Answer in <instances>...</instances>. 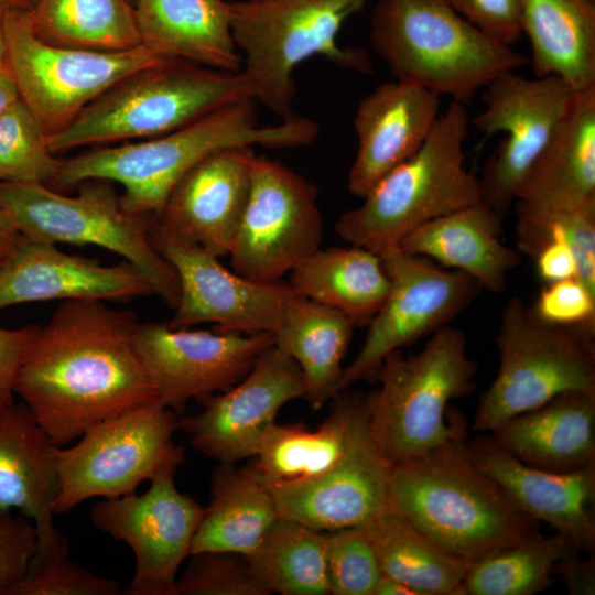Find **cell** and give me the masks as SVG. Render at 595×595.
<instances>
[{
	"label": "cell",
	"instance_id": "7a4b0ae2",
	"mask_svg": "<svg viewBox=\"0 0 595 595\" xmlns=\"http://www.w3.org/2000/svg\"><path fill=\"white\" fill-rule=\"evenodd\" d=\"M257 105L255 98H247L172 132L63 160L50 184L65 188L89 180L116 182L123 188L120 204L126 212L156 216L178 180L216 151L242 145L291 149L317 138V123L298 115L261 126Z\"/></svg>",
	"mask_w": 595,
	"mask_h": 595
},
{
	"label": "cell",
	"instance_id": "30bf717a",
	"mask_svg": "<svg viewBox=\"0 0 595 595\" xmlns=\"http://www.w3.org/2000/svg\"><path fill=\"white\" fill-rule=\"evenodd\" d=\"M595 334L540 318L519 298L501 314L496 378L480 394L473 430L490 433L506 420L567 391L595 392Z\"/></svg>",
	"mask_w": 595,
	"mask_h": 595
},
{
	"label": "cell",
	"instance_id": "74e56055",
	"mask_svg": "<svg viewBox=\"0 0 595 595\" xmlns=\"http://www.w3.org/2000/svg\"><path fill=\"white\" fill-rule=\"evenodd\" d=\"M580 551L565 536L539 531L469 564L464 595H533L553 584L555 565Z\"/></svg>",
	"mask_w": 595,
	"mask_h": 595
},
{
	"label": "cell",
	"instance_id": "ffe728a7",
	"mask_svg": "<svg viewBox=\"0 0 595 595\" xmlns=\"http://www.w3.org/2000/svg\"><path fill=\"white\" fill-rule=\"evenodd\" d=\"M304 378L298 364L274 345L235 386L178 419L196 451L218 463L255 457L266 430L288 402L303 398Z\"/></svg>",
	"mask_w": 595,
	"mask_h": 595
},
{
	"label": "cell",
	"instance_id": "9a60e30c",
	"mask_svg": "<svg viewBox=\"0 0 595 595\" xmlns=\"http://www.w3.org/2000/svg\"><path fill=\"white\" fill-rule=\"evenodd\" d=\"M485 87V107L470 123L485 137L506 136L478 178L480 202L505 219L575 90L555 75L526 78L513 71L500 74Z\"/></svg>",
	"mask_w": 595,
	"mask_h": 595
},
{
	"label": "cell",
	"instance_id": "5b68a950",
	"mask_svg": "<svg viewBox=\"0 0 595 595\" xmlns=\"http://www.w3.org/2000/svg\"><path fill=\"white\" fill-rule=\"evenodd\" d=\"M369 42L396 79L465 106L495 77L528 63L478 31L450 0H377Z\"/></svg>",
	"mask_w": 595,
	"mask_h": 595
},
{
	"label": "cell",
	"instance_id": "d6a6232c",
	"mask_svg": "<svg viewBox=\"0 0 595 595\" xmlns=\"http://www.w3.org/2000/svg\"><path fill=\"white\" fill-rule=\"evenodd\" d=\"M298 295L344 313L367 326L383 304L390 278L381 257L360 246L317 249L291 272Z\"/></svg>",
	"mask_w": 595,
	"mask_h": 595
},
{
	"label": "cell",
	"instance_id": "ac0fdd59",
	"mask_svg": "<svg viewBox=\"0 0 595 595\" xmlns=\"http://www.w3.org/2000/svg\"><path fill=\"white\" fill-rule=\"evenodd\" d=\"M151 239L174 270L178 300L167 325L215 324L216 332L274 333L294 292L289 284L258 282L226 269L218 257L175 242L151 227Z\"/></svg>",
	"mask_w": 595,
	"mask_h": 595
},
{
	"label": "cell",
	"instance_id": "8992f818",
	"mask_svg": "<svg viewBox=\"0 0 595 595\" xmlns=\"http://www.w3.org/2000/svg\"><path fill=\"white\" fill-rule=\"evenodd\" d=\"M469 123L466 106L452 101L419 150L338 218V236L381 255L418 227L480 202L478 177L464 165Z\"/></svg>",
	"mask_w": 595,
	"mask_h": 595
},
{
	"label": "cell",
	"instance_id": "52a82bcc",
	"mask_svg": "<svg viewBox=\"0 0 595 595\" xmlns=\"http://www.w3.org/2000/svg\"><path fill=\"white\" fill-rule=\"evenodd\" d=\"M253 98L242 71L227 72L166 60L122 78L66 127L46 134L51 152L177 130L219 108Z\"/></svg>",
	"mask_w": 595,
	"mask_h": 595
},
{
	"label": "cell",
	"instance_id": "603a6c76",
	"mask_svg": "<svg viewBox=\"0 0 595 595\" xmlns=\"http://www.w3.org/2000/svg\"><path fill=\"white\" fill-rule=\"evenodd\" d=\"M468 446L477 466L529 517L548 523L580 552L595 555V463L558 473L523 464L482 434Z\"/></svg>",
	"mask_w": 595,
	"mask_h": 595
},
{
	"label": "cell",
	"instance_id": "d590c367",
	"mask_svg": "<svg viewBox=\"0 0 595 595\" xmlns=\"http://www.w3.org/2000/svg\"><path fill=\"white\" fill-rule=\"evenodd\" d=\"M29 18L34 34L56 46L117 52L141 45L129 0H37Z\"/></svg>",
	"mask_w": 595,
	"mask_h": 595
},
{
	"label": "cell",
	"instance_id": "8d00e7d4",
	"mask_svg": "<svg viewBox=\"0 0 595 595\" xmlns=\"http://www.w3.org/2000/svg\"><path fill=\"white\" fill-rule=\"evenodd\" d=\"M247 560L268 594H329L324 531L279 517Z\"/></svg>",
	"mask_w": 595,
	"mask_h": 595
},
{
	"label": "cell",
	"instance_id": "277c9868",
	"mask_svg": "<svg viewBox=\"0 0 595 595\" xmlns=\"http://www.w3.org/2000/svg\"><path fill=\"white\" fill-rule=\"evenodd\" d=\"M477 371L465 332L452 325L431 335L416 354L398 349L385 358L376 376L380 386L366 400L371 436L391 466L467 430L448 405L473 393Z\"/></svg>",
	"mask_w": 595,
	"mask_h": 595
},
{
	"label": "cell",
	"instance_id": "d6986e66",
	"mask_svg": "<svg viewBox=\"0 0 595 595\" xmlns=\"http://www.w3.org/2000/svg\"><path fill=\"white\" fill-rule=\"evenodd\" d=\"M390 469L371 436L365 394L345 450L329 469L271 487L279 517L324 532L358 527L387 508Z\"/></svg>",
	"mask_w": 595,
	"mask_h": 595
},
{
	"label": "cell",
	"instance_id": "7dc6e473",
	"mask_svg": "<svg viewBox=\"0 0 595 595\" xmlns=\"http://www.w3.org/2000/svg\"><path fill=\"white\" fill-rule=\"evenodd\" d=\"M40 326L8 329L0 327V403H14V382L19 368L39 333Z\"/></svg>",
	"mask_w": 595,
	"mask_h": 595
},
{
	"label": "cell",
	"instance_id": "4fadbf2b",
	"mask_svg": "<svg viewBox=\"0 0 595 595\" xmlns=\"http://www.w3.org/2000/svg\"><path fill=\"white\" fill-rule=\"evenodd\" d=\"M317 187L284 163L255 154L245 209L229 257L232 271L279 282L321 248Z\"/></svg>",
	"mask_w": 595,
	"mask_h": 595
},
{
	"label": "cell",
	"instance_id": "11a10c76",
	"mask_svg": "<svg viewBox=\"0 0 595 595\" xmlns=\"http://www.w3.org/2000/svg\"><path fill=\"white\" fill-rule=\"evenodd\" d=\"M8 8H17L23 10H32L36 4L37 0H2Z\"/></svg>",
	"mask_w": 595,
	"mask_h": 595
},
{
	"label": "cell",
	"instance_id": "3957f363",
	"mask_svg": "<svg viewBox=\"0 0 595 595\" xmlns=\"http://www.w3.org/2000/svg\"><path fill=\"white\" fill-rule=\"evenodd\" d=\"M387 507L469 564L539 531V522L477 466L467 430L392 465Z\"/></svg>",
	"mask_w": 595,
	"mask_h": 595
},
{
	"label": "cell",
	"instance_id": "bcb514c9",
	"mask_svg": "<svg viewBox=\"0 0 595 595\" xmlns=\"http://www.w3.org/2000/svg\"><path fill=\"white\" fill-rule=\"evenodd\" d=\"M452 7L478 31L506 46L523 34L521 0H450Z\"/></svg>",
	"mask_w": 595,
	"mask_h": 595
},
{
	"label": "cell",
	"instance_id": "6da1fadb",
	"mask_svg": "<svg viewBox=\"0 0 595 595\" xmlns=\"http://www.w3.org/2000/svg\"><path fill=\"white\" fill-rule=\"evenodd\" d=\"M139 322L99 300L64 301L29 348L14 393L58 447L156 399L136 346Z\"/></svg>",
	"mask_w": 595,
	"mask_h": 595
},
{
	"label": "cell",
	"instance_id": "db71d44e",
	"mask_svg": "<svg viewBox=\"0 0 595 595\" xmlns=\"http://www.w3.org/2000/svg\"><path fill=\"white\" fill-rule=\"evenodd\" d=\"M8 6L0 0V69L7 66V40H6V15Z\"/></svg>",
	"mask_w": 595,
	"mask_h": 595
},
{
	"label": "cell",
	"instance_id": "8fae6325",
	"mask_svg": "<svg viewBox=\"0 0 595 595\" xmlns=\"http://www.w3.org/2000/svg\"><path fill=\"white\" fill-rule=\"evenodd\" d=\"M177 429V414L154 399L89 428L72 446L57 447L55 515L90 498L134 494L160 472L177 469L185 461L173 437Z\"/></svg>",
	"mask_w": 595,
	"mask_h": 595
},
{
	"label": "cell",
	"instance_id": "d4e9b609",
	"mask_svg": "<svg viewBox=\"0 0 595 595\" xmlns=\"http://www.w3.org/2000/svg\"><path fill=\"white\" fill-rule=\"evenodd\" d=\"M57 447L23 402L0 403V512L17 509L35 523L39 542L32 563L67 552L53 524Z\"/></svg>",
	"mask_w": 595,
	"mask_h": 595
},
{
	"label": "cell",
	"instance_id": "5bb4252c",
	"mask_svg": "<svg viewBox=\"0 0 595 595\" xmlns=\"http://www.w3.org/2000/svg\"><path fill=\"white\" fill-rule=\"evenodd\" d=\"M379 256L390 278V290L367 325L361 348L343 370L340 391L355 382L376 379L389 354L450 325L483 290L468 274L399 248Z\"/></svg>",
	"mask_w": 595,
	"mask_h": 595
},
{
	"label": "cell",
	"instance_id": "f1b7e54d",
	"mask_svg": "<svg viewBox=\"0 0 595 595\" xmlns=\"http://www.w3.org/2000/svg\"><path fill=\"white\" fill-rule=\"evenodd\" d=\"M141 45L165 60L240 72L242 57L230 23V1L134 0Z\"/></svg>",
	"mask_w": 595,
	"mask_h": 595
},
{
	"label": "cell",
	"instance_id": "816d5d0a",
	"mask_svg": "<svg viewBox=\"0 0 595 595\" xmlns=\"http://www.w3.org/2000/svg\"><path fill=\"white\" fill-rule=\"evenodd\" d=\"M20 236L10 216L0 207V260L11 251Z\"/></svg>",
	"mask_w": 595,
	"mask_h": 595
},
{
	"label": "cell",
	"instance_id": "f907efd6",
	"mask_svg": "<svg viewBox=\"0 0 595 595\" xmlns=\"http://www.w3.org/2000/svg\"><path fill=\"white\" fill-rule=\"evenodd\" d=\"M20 98L17 83L8 68L0 69V117Z\"/></svg>",
	"mask_w": 595,
	"mask_h": 595
},
{
	"label": "cell",
	"instance_id": "c3c4849f",
	"mask_svg": "<svg viewBox=\"0 0 595 595\" xmlns=\"http://www.w3.org/2000/svg\"><path fill=\"white\" fill-rule=\"evenodd\" d=\"M537 273L544 283L577 278L578 264L575 252L564 239L545 242L532 258Z\"/></svg>",
	"mask_w": 595,
	"mask_h": 595
},
{
	"label": "cell",
	"instance_id": "1f68e13d",
	"mask_svg": "<svg viewBox=\"0 0 595 595\" xmlns=\"http://www.w3.org/2000/svg\"><path fill=\"white\" fill-rule=\"evenodd\" d=\"M521 11L536 76H559L574 90L595 86V1L521 0Z\"/></svg>",
	"mask_w": 595,
	"mask_h": 595
},
{
	"label": "cell",
	"instance_id": "ba28073f",
	"mask_svg": "<svg viewBox=\"0 0 595 595\" xmlns=\"http://www.w3.org/2000/svg\"><path fill=\"white\" fill-rule=\"evenodd\" d=\"M368 0L230 1L231 33L242 57L252 96L280 120L295 115L294 69L320 55L340 68L365 75L374 64L366 51L344 47L337 34Z\"/></svg>",
	"mask_w": 595,
	"mask_h": 595
},
{
	"label": "cell",
	"instance_id": "ab89813d",
	"mask_svg": "<svg viewBox=\"0 0 595 595\" xmlns=\"http://www.w3.org/2000/svg\"><path fill=\"white\" fill-rule=\"evenodd\" d=\"M61 160L46 143V132L19 100L0 117V181L48 184Z\"/></svg>",
	"mask_w": 595,
	"mask_h": 595
},
{
	"label": "cell",
	"instance_id": "f6af8a7d",
	"mask_svg": "<svg viewBox=\"0 0 595 595\" xmlns=\"http://www.w3.org/2000/svg\"><path fill=\"white\" fill-rule=\"evenodd\" d=\"M37 542V529L30 518L11 510L0 512V595H10L26 576Z\"/></svg>",
	"mask_w": 595,
	"mask_h": 595
},
{
	"label": "cell",
	"instance_id": "484cf974",
	"mask_svg": "<svg viewBox=\"0 0 595 595\" xmlns=\"http://www.w3.org/2000/svg\"><path fill=\"white\" fill-rule=\"evenodd\" d=\"M515 204L551 212L595 206V86L575 90Z\"/></svg>",
	"mask_w": 595,
	"mask_h": 595
},
{
	"label": "cell",
	"instance_id": "e0dca14e",
	"mask_svg": "<svg viewBox=\"0 0 595 595\" xmlns=\"http://www.w3.org/2000/svg\"><path fill=\"white\" fill-rule=\"evenodd\" d=\"M274 345L272 333L208 332L139 323L136 346L156 400L176 414L239 382Z\"/></svg>",
	"mask_w": 595,
	"mask_h": 595
},
{
	"label": "cell",
	"instance_id": "7bdbcfd3",
	"mask_svg": "<svg viewBox=\"0 0 595 595\" xmlns=\"http://www.w3.org/2000/svg\"><path fill=\"white\" fill-rule=\"evenodd\" d=\"M122 591L118 581L94 574L63 552L31 563L10 595H122Z\"/></svg>",
	"mask_w": 595,
	"mask_h": 595
},
{
	"label": "cell",
	"instance_id": "44dd1931",
	"mask_svg": "<svg viewBox=\"0 0 595 595\" xmlns=\"http://www.w3.org/2000/svg\"><path fill=\"white\" fill-rule=\"evenodd\" d=\"M253 147L216 151L174 185L154 227L181 245L228 256L247 202Z\"/></svg>",
	"mask_w": 595,
	"mask_h": 595
},
{
	"label": "cell",
	"instance_id": "f5cc1de1",
	"mask_svg": "<svg viewBox=\"0 0 595 595\" xmlns=\"http://www.w3.org/2000/svg\"><path fill=\"white\" fill-rule=\"evenodd\" d=\"M374 595H415V593L403 583L381 575Z\"/></svg>",
	"mask_w": 595,
	"mask_h": 595
},
{
	"label": "cell",
	"instance_id": "4dcf8cb0",
	"mask_svg": "<svg viewBox=\"0 0 595 595\" xmlns=\"http://www.w3.org/2000/svg\"><path fill=\"white\" fill-rule=\"evenodd\" d=\"M356 326L340 311L293 294L282 321L273 333L274 346L300 367L305 385L304 399L320 410L340 392L344 367Z\"/></svg>",
	"mask_w": 595,
	"mask_h": 595
},
{
	"label": "cell",
	"instance_id": "4316f807",
	"mask_svg": "<svg viewBox=\"0 0 595 595\" xmlns=\"http://www.w3.org/2000/svg\"><path fill=\"white\" fill-rule=\"evenodd\" d=\"M490 434L526 465L558 473L582 469L595 463V392L560 393Z\"/></svg>",
	"mask_w": 595,
	"mask_h": 595
},
{
	"label": "cell",
	"instance_id": "ee69618b",
	"mask_svg": "<svg viewBox=\"0 0 595 595\" xmlns=\"http://www.w3.org/2000/svg\"><path fill=\"white\" fill-rule=\"evenodd\" d=\"M531 307L545 322L595 334V291L576 277L545 283Z\"/></svg>",
	"mask_w": 595,
	"mask_h": 595
},
{
	"label": "cell",
	"instance_id": "83f0119b",
	"mask_svg": "<svg viewBox=\"0 0 595 595\" xmlns=\"http://www.w3.org/2000/svg\"><path fill=\"white\" fill-rule=\"evenodd\" d=\"M504 218L482 202L433 219L402 238L398 248L464 272L483 290L501 293L518 267V251L500 240Z\"/></svg>",
	"mask_w": 595,
	"mask_h": 595
},
{
	"label": "cell",
	"instance_id": "f35d334b",
	"mask_svg": "<svg viewBox=\"0 0 595 595\" xmlns=\"http://www.w3.org/2000/svg\"><path fill=\"white\" fill-rule=\"evenodd\" d=\"M515 212L519 251L533 258L549 240H566L577 259V279L595 291V206L551 212L515 204Z\"/></svg>",
	"mask_w": 595,
	"mask_h": 595
},
{
	"label": "cell",
	"instance_id": "b9f144b4",
	"mask_svg": "<svg viewBox=\"0 0 595 595\" xmlns=\"http://www.w3.org/2000/svg\"><path fill=\"white\" fill-rule=\"evenodd\" d=\"M176 578V595H269L246 555L226 551L191 554Z\"/></svg>",
	"mask_w": 595,
	"mask_h": 595
},
{
	"label": "cell",
	"instance_id": "e575fe53",
	"mask_svg": "<svg viewBox=\"0 0 595 595\" xmlns=\"http://www.w3.org/2000/svg\"><path fill=\"white\" fill-rule=\"evenodd\" d=\"M359 527L382 575L415 595H464L462 583L469 563L440 548L398 512L387 507Z\"/></svg>",
	"mask_w": 595,
	"mask_h": 595
},
{
	"label": "cell",
	"instance_id": "681fc988",
	"mask_svg": "<svg viewBox=\"0 0 595 595\" xmlns=\"http://www.w3.org/2000/svg\"><path fill=\"white\" fill-rule=\"evenodd\" d=\"M553 574L562 578L571 595L595 594L594 555L580 559L578 554H574L563 559L555 565Z\"/></svg>",
	"mask_w": 595,
	"mask_h": 595
},
{
	"label": "cell",
	"instance_id": "9c48e42d",
	"mask_svg": "<svg viewBox=\"0 0 595 595\" xmlns=\"http://www.w3.org/2000/svg\"><path fill=\"white\" fill-rule=\"evenodd\" d=\"M111 182L80 183L68 196L42 183L0 181V207L23 236L57 244L95 245L120 255L170 306L178 300L177 277L151 239V215L126 212Z\"/></svg>",
	"mask_w": 595,
	"mask_h": 595
},
{
	"label": "cell",
	"instance_id": "cb8c5ba5",
	"mask_svg": "<svg viewBox=\"0 0 595 595\" xmlns=\"http://www.w3.org/2000/svg\"><path fill=\"white\" fill-rule=\"evenodd\" d=\"M441 96L394 79L377 86L354 116L357 151L347 187L363 198L387 173L415 153L440 116Z\"/></svg>",
	"mask_w": 595,
	"mask_h": 595
},
{
	"label": "cell",
	"instance_id": "f546056e",
	"mask_svg": "<svg viewBox=\"0 0 595 595\" xmlns=\"http://www.w3.org/2000/svg\"><path fill=\"white\" fill-rule=\"evenodd\" d=\"M210 484V501L191 554L226 551L249 555L279 518L270 485L255 464L237 467L236 463H219Z\"/></svg>",
	"mask_w": 595,
	"mask_h": 595
},
{
	"label": "cell",
	"instance_id": "836d02e7",
	"mask_svg": "<svg viewBox=\"0 0 595 595\" xmlns=\"http://www.w3.org/2000/svg\"><path fill=\"white\" fill-rule=\"evenodd\" d=\"M363 393L334 398L329 415L315 430L301 423L273 422L264 432L253 463L270 487L314 478L342 456Z\"/></svg>",
	"mask_w": 595,
	"mask_h": 595
},
{
	"label": "cell",
	"instance_id": "60d3db41",
	"mask_svg": "<svg viewBox=\"0 0 595 595\" xmlns=\"http://www.w3.org/2000/svg\"><path fill=\"white\" fill-rule=\"evenodd\" d=\"M326 570L333 595H374L382 575L359 526L326 532Z\"/></svg>",
	"mask_w": 595,
	"mask_h": 595
},
{
	"label": "cell",
	"instance_id": "6f0895ef",
	"mask_svg": "<svg viewBox=\"0 0 595 595\" xmlns=\"http://www.w3.org/2000/svg\"><path fill=\"white\" fill-rule=\"evenodd\" d=\"M592 1H595V0H592Z\"/></svg>",
	"mask_w": 595,
	"mask_h": 595
},
{
	"label": "cell",
	"instance_id": "7c38bea8",
	"mask_svg": "<svg viewBox=\"0 0 595 595\" xmlns=\"http://www.w3.org/2000/svg\"><path fill=\"white\" fill-rule=\"evenodd\" d=\"M6 40L20 98L46 134L66 127L122 78L166 61L142 45L117 52L52 45L34 34L29 11L17 8H8Z\"/></svg>",
	"mask_w": 595,
	"mask_h": 595
},
{
	"label": "cell",
	"instance_id": "2e32d148",
	"mask_svg": "<svg viewBox=\"0 0 595 595\" xmlns=\"http://www.w3.org/2000/svg\"><path fill=\"white\" fill-rule=\"evenodd\" d=\"M175 472L153 476L142 495L104 498L91 507L94 527L133 552L134 573L122 595H176L178 570L191 554L204 508L177 489Z\"/></svg>",
	"mask_w": 595,
	"mask_h": 595
},
{
	"label": "cell",
	"instance_id": "7402d4cb",
	"mask_svg": "<svg viewBox=\"0 0 595 595\" xmlns=\"http://www.w3.org/2000/svg\"><path fill=\"white\" fill-rule=\"evenodd\" d=\"M151 294L147 280L127 261L102 266L22 234L0 260V310L26 302L127 301Z\"/></svg>",
	"mask_w": 595,
	"mask_h": 595
},
{
	"label": "cell",
	"instance_id": "9f6ffc18",
	"mask_svg": "<svg viewBox=\"0 0 595 595\" xmlns=\"http://www.w3.org/2000/svg\"><path fill=\"white\" fill-rule=\"evenodd\" d=\"M129 1H130V3L134 4V0H129Z\"/></svg>",
	"mask_w": 595,
	"mask_h": 595
}]
</instances>
